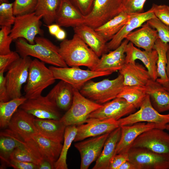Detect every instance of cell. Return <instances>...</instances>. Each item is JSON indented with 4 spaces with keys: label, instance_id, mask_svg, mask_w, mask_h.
<instances>
[{
    "label": "cell",
    "instance_id": "obj_1",
    "mask_svg": "<svg viewBox=\"0 0 169 169\" xmlns=\"http://www.w3.org/2000/svg\"><path fill=\"white\" fill-rule=\"evenodd\" d=\"M34 41L31 44L23 38L16 40V51L21 57L32 56L52 66L68 67L59 54V47L42 36L36 37Z\"/></svg>",
    "mask_w": 169,
    "mask_h": 169
},
{
    "label": "cell",
    "instance_id": "obj_2",
    "mask_svg": "<svg viewBox=\"0 0 169 169\" xmlns=\"http://www.w3.org/2000/svg\"><path fill=\"white\" fill-rule=\"evenodd\" d=\"M59 52L66 64L70 67L84 66L92 70L100 59L75 33L71 39L62 41L59 46Z\"/></svg>",
    "mask_w": 169,
    "mask_h": 169
},
{
    "label": "cell",
    "instance_id": "obj_3",
    "mask_svg": "<svg viewBox=\"0 0 169 169\" xmlns=\"http://www.w3.org/2000/svg\"><path fill=\"white\" fill-rule=\"evenodd\" d=\"M123 86V77L120 74L113 79H105L99 82L90 80L79 91L87 99L102 105L117 97Z\"/></svg>",
    "mask_w": 169,
    "mask_h": 169
},
{
    "label": "cell",
    "instance_id": "obj_4",
    "mask_svg": "<svg viewBox=\"0 0 169 169\" xmlns=\"http://www.w3.org/2000/svg\"><path fill=\"white\" fill-rule=\"evenodd\" d=\"M45 64L37 59L32 60L24 88V96L27 99H34L41 96L45 89L55 82L56 79L52 71Z\"/></svg>",
    "mask_w": 169,
    "mask_h": 169
},
{
    "label": "cell",
    "instance_id": "obj_5",
    "mask_svg": "<svg viewBox=\"0 0 169 169\" xmlns=\"http://www.w3.org/2000/svg\"><path fill=\"white\" fill-rule=\"evenodd\" d=\"M102 105L86 98L79 90L74 88L71 105L60 120L66 126L83 124L90 114Z\"/></svg>",
    "mask_w": 169,
    "mask_h": 169
},
{
    "label": "cell",
    "instance_id": "obj_6",
    "mask_svg": "<svg viewBox=\"0 0 169 169\" xmlns=\"http://www.w3.org/2000/svg\"><path fill=\"white\" fill-rule=\"evenodd\" d=\"M32 60L29 56L20 57L8 68L5 77L10 100L22 96L21 89L27 81Z\"/></svg>",
    "mask_w": 169,
    "mask_h": 169
},
{
    "label": "cell",
    "instance_id": "obj_7",
    "mask_svg": "<svg viewBox=\"0 0 169 169\" xmlns=\"http://www.w3.org/2000/svg\"><path fill=\"white\" fill-rule=\"evenodd\" d=\"M42 17V15H37L35 12L16 16L10 37L13 40L23 38L30 44H34L36 36L42 35L44 33L41 28Z\"/></svg>",
    "mask_w": 169,
    "mask_h": 169
},
{
    "label": "cell",
    "instance_id": "obj_8",
    "mask_svg": "<svg viewBox=\"0 0 169 169\" xmlns=\"http://www.w3.org/2000/svg\"><path fill=\"white\" fill-rule=\"evenodd\" d=\"M121 12V0H94L84 24L95 29Z\"/></svg>",
    "mask_w": 169,
    "mask_h": 169
},
{
    "label": "cell",
    "instance_id": "obj_9",
    "mask_svg": "<svg viewBox=\"0 0 169 169\" xmlns=\"http://www.w3.org/2000/svg\"><path fill=\"white\" fill-rule=\"evenodd\" d=\"M49 68L52 71L56 79L65 81L79 90L88 81L111 74L106 72L84 70L78 67H61L52 65Z\"/></svg>",
    "mask_w": 169,
    "mask_h": 169
},
{
    "label": "cell",
    "instance_id": "obj_10",
    "mask_svg": "<svg viewBox=\"0 0 169 169\" xmlns=\"http://www.w3.org/2000/svg\"><path fill=\"white\" fill-rule=\"evenodd\" d=\"M131 147L144 148L169 157V134L163 129L157 128L150 129L137 137Z\"/></svg>",
    "mask_w": 169,
    "mask_h": 169
},
{
    "label": "cell",
    "instance_id": "obj_11",
    "mask_svg": "<svg viewBox=\"0 0 169 169\" xmlns=\"http://www.w3.org/2000/svg\"><path fill=\"white\" fill-rule=\"evenodd\" d=\"M136 112L117 120L119 126L131 125L140 122L153 123L164 127L169 124V113L161 114L153 107L148 95Z\"/></svg>",
    "mask_w": 169,
    "mask_h": 169
},
{
    "label": "cell",
    "instance_id": "obj_12",
    "mask_svg": "<svg viewBox=\"0 0 169 169\" xmlns=\"http://www.w3.org/2000/svg\"><path fill=\"white\" fill-rule=\"evenodd\" d=\"M128 154L129 160L136 169H169L168 156L138 147H131Z\"/></svg>",
    "mask_w": 169,
    "mask_h": 169
},
{
    "label": "cell",
    "instance_id": "obj_13",
    "mask_svg": "<svg viewBox=\"0 0 169 169\" xmlns=\"http://www.w3.org/2000/svg\"><path fill=\"white\" fill-rule=\"evenodd\" d=\"M136 109L125 99L116 97L102 104L100 107L91 113L86 121L109 119L117 120L125 115L134 112Z\"/></svg>",
    "mask_w": 169,
    "mask_h": 169
},
{
    "label": "cell",
    "instance_id": "obj_14",
    "mask_svg": "<svg viewBox=\"0 0 169 169\" xmlns=\"http://www.w3.org/2000/svg\"><path fill=\"white\" fill-rule=\"evenodd\" d=\"M19 108L37 118L60 120L61 118L55 102L47 95L27 99Z\"/></svg>",
    "mask_w": 169,
    "mask_h": 169
},
{
    "label": "cell",
    "instance_id": "obj_15",
    "mask_svg": "<svg viewBox=\"0 0 169 169\" xmlns=\"http://www.w3.org/2000/svg\"><path fill=\"white\" fill-rule=\"evenodd\" d=\"M110 133L80 141L74 144V147L80 155V169H88L90 164L96 161L101 154Z\"/></svg>",
    "mask_w": 169,
    "mask_h": 169
},
{
    "label": "cell",
    "instance_id": "obj_16",
    "mask_svg": "<svg viewBox=\"0 0 169 169\" xmlns=\"http://www.w3.org/2000/svg\"><path fill=\"white\" fill-rule=\"evenodd\" d=\"M120 127L121 136L116 148L115 155L128 153L134 141L143 132L154 128L165 130V127L162 125L149 122H140Z\"/></svg>",
    "mask_w": 169,
    "mask_h": 169
},
{
    "label": "cell",
    "instance_id": "obj_17",
    "mask_svg": "<svg viewBox=\"0 0 169 169\" xmlns=\"http://www.w3.org/2000/svg\"><path fill=\"white\" fill-rule=\"evenodd\" d=\"M35 118L19 108L13 116L8 127L24 141H28L38 133L35 124Z\"/></svg>",
    "mask_w": 169,
    "mask_h": 169
},
{
    "label": "cell",
    "instance_id": "obj_18",
    "mask_svg": "<svg viewBox=\"0 0 169 169\" xmlns=\"http://www.w3.org/2000/svg\"><path fill=\"white\" fill-rule=\"evenodd\" d=\"M86 123L76 126L77 132L74 141H80L87 138L110 133L120 127L118 121L113 119L89 120Z\"/></svg>",
    "mask_w": 169,
    "mask_h": 169
},
{
    "label": "cell",
    "instance_id": "obj_19",
    "mask_svg": "<svg viewBox=\"0 0 169 169\" xmlns=\"http://www.w3.org/2000/svg\"><path fill=\"white\" fill-rule=\"evenodd\" d=\"M129 42L125 39L116 49L103 54L91 70L108 72L111 74L119 71L125 64V50Z\"/></svg>",
    "mask_w": 169,
    "mask_h": 169
},
{
    "label": "cell",
    "instance_id": "obj_20",
    "mask_svg": "<svg viewBox=\"0 0 169 169\" xmlns=\"http://www.w3.org/2000/svg\"><path fill=\"white\" fill-rule=\"evenodd\" d=\"M150 10L140 13L130 14L129 18L120 30L107 43L109 52L117 48L125 37L136 28L141 26L146 22L155 17Z\"/></svg>",
    "mask_w": 169,
    "mask_h": 169
},
{
    "label": "cell",
    "instance_id": "obj_21",
    "mask_svg": "<svg viewBox=\"0 0 169 169\" xmlns=\"http://www.w3.org/2000/svg\"><path fill=\"white\" fill-rule=\"evenodd\" d=\"M125 53V63H135L136 60L139 59L145 65L152 79L156 80L158 78L156 66L158 54L156 50L151 51H142L135 47L132 43L129 42Z\"/></svg>",
    "mask_w": 169,
    "mask_h": 169
},
{
    "label": "cell",
    "instance_id": "obj_22",
    "mask_svg": "<svg viewBox=\"0 0 169 169\" xmlns=\"http://www.w3.org/2000/svg\"><path fill=\"white\" fill-rule=\"evenodd\" d=\"M85 16L69 0H60L55 22L60 27L73 28L84 24Z\"/></svg>",
    "mask_w": 169,
    "mask_h": 169
},
{
    "label": "cell",
    "instance_id": "obj_23",
    "mask_svg": "<svg viewBox=\"0 0 169 169\" xmlns=\"http://www.w3.org/2000/svg\"><path fill=\"white\" fill-rule=\"evenodd\" d=\"M77 35L99 57L109 52L107 41L95 29L83 24L74 28Z\"/></svg>",
    "mask_w": 169,
    "mask_h": 169
},
{
    "label": "cell",
    "instance_id": "obj_24",
    "mask_svg": "<svg viewBox=\"0 0 169 169\" xmlns=\"http://www.w3.org/2000/svg\"><path fill=\"white\" fill-rule=\"evenodd\" d=\"M119 72L123 77L124 85L145 86L151 79L148 70L139 63H125Z\"/></svg>",
    "mask_w": 169,
    "mask_h": 169
},
{
    "label": "cell",
    "instance_id": "obj_25",
    "mask_svg": "<svg viewBox=\"0 0 169 169\" xmlns=\"http://www.w3.org/2000/svg\"><path fill=\"white\" fill-rule=\"evenodd\" d=\"M158 38L157 31L146 22L140 28L129 33L125 39L139 48L151 51L154 49L155 42Z\"/></svg>",
    "mask_w": 169,
    "mask_h": 169
},
{
    "label": "cell",
    "instance_id": "obj_26",
    "mask_svg": "<svg viewBox=\"0 0 169 169\" xmlns=\"http://www.w3.org/2000/svg\"><path fill=\"white\" fill-rule=\"evenodd\" d=\"M35 124L40 135L51 140L62 142L66 127L60 120L35 118Z\"/></svg>",
    "mask_w": 169,
    "mask_h": 169
},
{
    "label": "cell",
    "instance_id": "obj_27",
    "mask_svg": "<svg viewBox=\"0 0 169 169\" xmlns=\"http://www.w3.org/2000/svg\"><path fill=\"white\" fill-rule=\"evenodd\" d=\"M151 103L159 113L169 110V91L156 80L150 79L145 86Z\"/></svg>",
    "mask_w": 169,
    "mask_h": 169
},
{
    "label": "cell",
    "instance_id": "obj_28",
    "mask_svg": "<svg viewBox=\"0 0 169 169\" xmlns=\"http://www.w3.org/2000/svg\"><path fill=\"white\" fill-rule=\"evenodd\" d=\"M121 134L120 126L110 133L101 153L96 160L93 169H109L110 161L115 155L116 148L120 139Z\"/></svg>",
    "mask_w": 169,
    "mask_h": 169
},
{
    "label": "cell",
    "instance_id": "obj_29",
    "mask_svg": "<svg viewBox=\"0 0 169 169\" xmlns=\"http://www.w3.org/2000/svg\"><path fill=\"white\" fill-rule=\"evenodd\" d=\"M74 88L67 82L60 80L47 95L55 102L58 107L67 111L72 103Z\"/></svg>",
    "mask_w": 169,
    "mask_h": 169
},
{
    "label": "cell",
    "instance_id": "obj_30",
    "mask_svg": "<svg viewBox=\"0 0 169 169\" xmlns=\"http://www.w3.org/2000/svg\"><path fill=\"white\" fill-rule=\"evenodd\" d=\"M35 142L43 158L50 162L54 166L60 156L63 145L42 136L38 133L32 138Z\"/></svg>",
    "mask_w": 169,
    "mask_h": 169
},
{
    "label": "cell",
    "instance_id": "obj_31",
    "mask_svg": "<svg viewBox=\"0 0 169 169\" xmlns=\"http://www.w3.org/2000/svg\"><path fill=\"white\" fill-rule=\"evenodd\" d=\"M10 158L23 161L33 163L38 166L43 159L36 144L33 139L26 141L23 146L16 149L11 154Z\"/></svg>",
    "mask_w": 169,
    "mask_h": 169
},
{
    "label": "cell",
    "instance_id": "obj_32",
    "mask_svg": "<svg viewBox=\"0 0 169 169\" xmlns=\"http://www.w3.org/2000/svg\"><path fill=\"white\" fill-rule=\"evenodd\" d=\"M169 49V44L164 43L158 38L156 40L154 49L158 54L156 63L158 78L156 80L166 90L169 89V81L166 74V66L167 62V53Z\"/></svg>",
    "mask_w": 169,
    "mask_h": 169
},
{
    "label": "cell",
    "instance_id": "obj_33",
    "mask_svg": "<svg viewBox=\"0 0 169 169\" xmlns=\"http://www.w3.org/2000/svg\"><path fill=\"white\" fill-rule=\"evenodd\" d=\"M20 136L8 129L0 133V158L9 159L10 156L18 147L23 146L25 143Z\"/></svg>",
    "mask_w": 169,
    "mask_h": 169
},
{
    "label": "cell",
    "instance_id": "obj_34",
    "mask_svg": "<svg viewBox=\"0 0 169 169\" xmlns=\"http://www.w3.org/2000/svg\"><path fill=\"white\" fill-rule=\"evenodd\" d=\"M130 15L124 12H121L95 29L107 42L110 41L126 23Z\"/></svg>",
    "mask_w": 169,
    "mask_h": 169
},
{
    "label": "cell",
    "instance_id": "obj_35",
    "mask_svg": "<svg viewBox=\"0 0 169 169\" xmlns=\"http://www.w3.org/2000/svg\"><path fill=\"white\" fill-rule=\"evenodd\" d=\"M147 94L145 86L124 85L117 97L125 99L136 109L140 108Z\"/></svg>",
    "mask_w": 169,
    "mask_h": 169
},
{
    "label": "cell",
    "instance_id": "obj_36",
    "mask_svg": "<svg viewBox=\"0 0 169 169\" xmlns=\"http://www.w3.org/2000/svg\"><path fill=\"white\" fill-rule=\"evenodd\" d=\"M60 2V0H38L34 12L37 15H43V20L46 26L55 22Z\"/></svg>",
    "mask_w": 169,
    "mask_h": 169
},
{
    "label": "cell",
    "instance_id": "obj_37",
    "mask_svg": "<svg viewBox=\"0 0 169 169\" xmlns=\"http://www.w3.org/2000/svg\"><path fill=\"white\" fill-rule=\"evenodd\" d=\"M27 100L25 96L11 99L7 102H0V127H8L13 116Z\"/></svg>",
    "mask_w": 169,
    "mask_h": 169
},
{
    "label": "cell",
    "instance_id": "obj_38",
    "mask_svg": "<svg viewBox=\"0 0 169 169\" xmlns=\"http://www.w3.org/2000/svg\"><path fill=\"white\" fill-rule=\"evenodd\" d=\"M77 132L76 126H66L64 136V142L58 159L54 164V169H67V156L68 150L75 139Z\"/></svg>",
    "mask_w": 169,
    "mask_h": 169
},
{
    "label": "cell",
    "instance_id": "obj_39",
    "mask_svg": "<svg viewBox=\"0 0 169 169\" xmlns=\"http://www.w3.org/2000/svg\"><path fill=\"white\" fill-rule=\"evenodd\" d=\"M15 16L13 10V3H0V26L11 27L14 24Z\"/></svg>",
    "mask_w": 169,
    "mask_h": 169
},
{
    "label": "cell",
    "instance_id": "obj_40",
    "mask_svg": "<svg viewBox=\"0 0 169 169\" xmlns=\"http://www.w3.org/2000/svg\"><path fill=\"white\" fill-rule=\"evenodd\" d=\"M38 0H15L13 3L14 15L16 16L34 12Z\"/></svg>",
    "mask_w": 169,
    "mask_h": 169
},
{
    "label": "cell",
    "instance_id": "obj_41",
    "mask_svg": "<svg viewBox=\"0 0 169 169\" xmlns=\"http://www.w3.org/2000/svg\"><path fill=\"white\" fill-rule=\"evenodd\" d=\"M146 0H121L122 12L128 14L143 12V7Z\"/></svg>",
    "mask_w": 169,
    "mask_h": 169
},
{
    "label": "cell",
    "instance_id": "obj_42",
    "mask_svg": "<svg viewBox=\"0 0 169 169\" xmlns=\"http://www.w3.org/2000/svg\"><path fill=\"white\" fill-rule=\"evenodd\" d=\"M147 22L157 31L158 37L161 40L169 44V26L163 23L156 17L150 19Z\"/></svg>",
    "mask_w": 169,
    "mask_h": 169
},
{
    "label": "cell",
    "instance_id": "obj_43",
    "mask_svg": "<svg viewBox=\"0 0 169 169\" xmlns=\"http://www.w3.org/2000/svg\"><path fill=\"white\" fill-rule=\"evenodd\" d=\"M0 30V55H4L10 53V44L13 40L10 34L11 27H1Z\"/></svg>",
    "mask_w": 169,
    "mask_h": 169
},
{
    "label": "cell",
    "instance_id": "obj_44",
    "mask_svg": "<svg viewBox=\"0 0 169 169\" xmlns=\"http://www.w3.org/2000/svg\"><path fill=\"white\" fill-rule=\"evenodd\" d=\"M161 22L169 26V6L167 5L153 4L149 9Z\"/></svg>",
    "mask_w": 169,
    "mask_h": 169
},
{
    "label": "cell",
    "instance_id": "obj_45",
    "mask_svg": "<svg viewBox=\"0 0 169 169\" xmlns=\"http://www.w3.org/2000/svg\"><path fill=\"white\" fill-rule=\"evenodd\" d=\"M21 57L17 51H11L5 54L0 55V71L5 72L9 67Z\"/></svg>",
    "mask_w": 169,
    "mask_h": 169
},
{
    "label": "cell",
    "instance_id": "obj_46",
    "mask_svg": "<svg viewBox=\"0 0 169 169\" xmlns=\"http://www.w3.org/2000/svg\"><path fill=\"white\" fill-rule=\"evenodd\" d=\"M7 165L15 169H38L36 164L31 162L23 161L10 158L8 159L1 158Z\"/></svg>",
    "mask_w": 169,
    "mask_h": 169
},
{
    "label": "cell",
    "instance_id": "obj_47",
    "mask_svg": "<svg viewBox=\"0 0 169 169\" xmlns=\"http://www.w3.org/2000/svg\"><path fill=\"white\" fill-rule=\"evenodd\" d=\"M84 16L90 13L94 0H69Z\"/></svg>",
    "mask_w": 169,
    "mask_h": 169
},
{
    "label": "cell",
    "instance_id": "obj_48",
    "mask_svg": "<svg viewBox=\"0 0 169 169\" xmlns=\"http://www.w3.org/2000/svg\"><path fill=\"white\" fill-rule=\"evenodd\" d=\"M129 160L128 153L115 154L110 161L109 169H118L122 163Z\"/></svg>",
    "mask_w": 169,
    "mask_h": 169
},
{
    "label": "cell",
    "instance_id": "obj_49",
    "mask_svg": "<svg viewBox=\"0 0 169 169\" xmlns=\"http://www.w3.org/2000/svg\"><path fill=\"white\" fill-rule=\"evenodd\" d=\"M4 72L0 71V102H7L10 100L6 84Z\"/></svg>",
    "mask_w": 169,
    "mask_h": 169
},
{
    "label": "cell",
    "instance_id": "obj_50",
    "mask_svg": "<svg viewBox=\"0 0 169 169\" xmlns=\"http://www.w3.org/2000/svg\"><path fill=\"white\" fill-rule=\"evenodd\" d=\"M54 169V166L48 160L43 158L38 165V169Z\"/></svg>",
    "mask_w": 169,
    "mask_h": 169
},
{
    "label": "cell",
    "instance_id": "obj_51",
    "mask_svg": "<svg viewBox=\"0 0 169 169\" xmlns=\"http://www.w3.org/2000/svg\"><path fill=\"white\" fill-rule=\"evenodd\" d=\"M47 27L49 33L54 36L61 28L60 26L58 24H52L46 26Z\"/></svg>",
    "mask_w": 169,
    "mask_h": 169
},
{
    "label": "cell",
    "instance_id": "obj_52",
    "mask_svg": "<svg viewBox=\"0 0 169 169\" xmlns=\"http://www.w3.org/2000/svg\"><path fill=\"white\" fill-rule=\"evenodd\" d=\"M118 169H136L135 165L129 160L122 163Z\"/></svg>",
    "mask_w": 169,
    "mask_h": 169
},
{
    "label": "cell",
    "instance_id": "obj_53",
    "mask_svg": "<svg viewBox=\"0 0 169 169\" xmlns=\"http://www.w3.org/2000/svg\"><path fill=\"white\" fill-rule=\"evenodd\" d=\"M66 32L61 28L54 36L57 39L61 41H63L66 39Z\"/></svg>",
    "mask_w": 169,
    "mask_h": 169
},
{
    "label": "cell",
    "instance_id": "obj_54",
    "mask_svg": "<svg viewBox=\"0 0 169 169\" xmlns=\"http://www.w3.org/2000/svg\"><path fill=\"white\" fill-rule=\"evenodd\" d=\"M167 62L166 66V76L169 81V49L167 53Z\"/></svg>",
    "mask_w": 169,
    "mask_h": 169
},
{
    "label": "cell",
    "instance_id": "obj_55",
    "mask_svg": "<svg viewBox=\"0 0 169 169\" xmlns=\"http://www.w3.org/2000/svg\"><path fill=\"white\" fill-rule=\"evenodd\" d=\"M169 131V124L166 125L165 126V130Z\"/></svg>",
    "mask_w": 169,
    "mask_h": 169
},
{
    "label": "cell",
    "instance_id": "obj_56",
    "mask_svg": "<svg viewBox=\"0 0 169 169\" xmlns=\"http://www.w3.org/2000/svg\"><path fill=\"white\" fill-rule=\"evenodd\" d=\"M8 0H0V3H9Z\"/></svg>",
    "mask_w": 169,
    "mask_h": 169
},
{
    "label": "cell",
    "instance_id": "obj_57",
    "mask_svg": "<svg viewBox=\"0 0 169 169\" xmlns=\"http://www.w3.org/2000/svg\"><path fill=\"white\" fill-rule=\"evenodd\" d=\"M168 90H169V89Z\"/></svg>",
    "mask_w": 169,
    "mask_h": 169
}]
</instances>
